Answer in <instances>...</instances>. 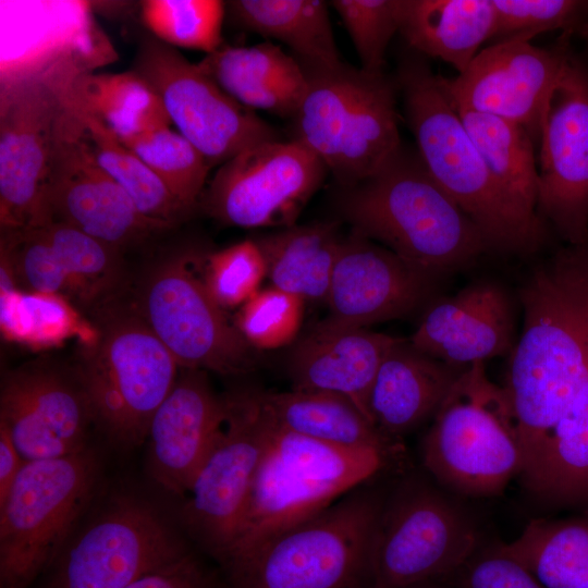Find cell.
Listing matches in <instances>:
<instances>
[{
  "label": "cell",
  "instance_id": "obj_1",
  "mask_svg": "<svg viewBox=\"0 0 588 588\" xmlns=\"http://www.w3.org/2000/svg\"><path fill=\"white\" fill-rule=\"evenodd\" d=\"M519 298L523 330L503 390L526 469L588 380V240L567 244L536 266Z\"/></svg>",
  "mask_w": 588,
  "mask_h": 588
},
{
  "label": "cell",
  "instance_id": "obj_2",
  "mask_svg": "<svg viewBox=\"0 0 588 588\" xmlns=\"http://www.w3.org/2000/svg\"><path fill=\"white\" fill-rule=\"evenodd\" d=\"M341 189L339 212L353 232L439 279L490 250L418 151L404 144L371 175Z\"/></svg>",
  "mask_w": 588,
  "mask_h": 588
},
{
  "label": "cell",
  "instance_id": "obj_3",
  "mask_svg": "<svg viewBox=\"0 0 588 588\" xmlns=\"http://www.w3.org/2000/svg\"><path fill=\"white\" fill-rule=\"evenodd\" d=\"M396 83L419 156L489 249L513 255L539 250L547 237L543 221L523 216L502 193L425 57H406Z\"/></svg>",
  "mask_w": 588,
  "mask_h": 588
},
{
  "label": "cell",
  "instance_id": "obj_4",
  "mask_svg": "<svg viewBox=\"0 0 588 588\" xmlns=\"http://www.w3.org/2000/svg\"><path fill=\"white\" fill-rule=\"evenodd\" d=\"M264 416L267 445L224 566L381 476L399 461L400 454L382 449L345 448L297 436Z\"/></svg>",
  "mask_w": 588,
  "mask_h": 588
},
{
  "label": "cell",
  "instance_id": "obj_5",
  "mask_svg": "<svg viewBox=\"0 0 588 588\" xmlns=\"http://www.w3.org/2000/svg\"><path fill=\"white\" fill-rule=\"evenodd\" d=\"M375 480L226 565L233 588H372V547L385 495Z\"/></svg>",
  "mask_w": 588,
  "mask_h": 588
},
{
  "label": "cell",
  "instance_id": "obj_6",
  "mask_svg": "<svg viewBox=\"0 0 588 588\" xmlns=\"http://www.w3.org/2000/svg\"><path fill=\"white\" fill-rule=\"evenodd\" d=\"M306 87L291 119L293 138L314 152L341 188L371 175L402 144L396 82L341 62L306 69Z\"/></svg>",
  "mask_w": 588,
  "mask_h": 588
},
{
  "label": "cell",
  "instance_id": "obj_7",
  "mask_svg": "<svg viewBox=\"0 0 588 588\" xmlns=\"http://www.w3.org/2000/svg\"><path fill=\"white\" fill-rule=\"evenodd\" d=\"M86 61L58 50L0 78L1 232L46 225L45 195L66 83Z\"/></svg>",
  "mask_w": 588,
  "mask_h": 588
},
{
  "label": "cell",
  "instance_id": "obj_8",
  "mask_svg": "<svg viewBox=\"0 0 588 588\" xmlns=\"http://www.w3.org/2000/svg\"><path fill=\"white\" fill-rule=\"evenodd\" d=\"M421 461L434 482L466 497L495 495L522 476L525 453L516 420L483 362L463 371L433 416Z\"/></svg>",
  "mask_w": 588,
  "mask_h": 588
},
{
  "label": "cell",
  "instance_id": "obj_9",
  "mask_svg": "<svg viewBox=\"0 0 588 588\" xmlns=\"http://www.w3.org/2000/svg\"><path fill=\"white\" fill-rule=\"evenodd\" d=\"M99 336L74 371L94 424L123 449L142 444L181 368L134 310L101 308Z\"/></svg>",
  "mask_w": 588,
  "mask_h": 588
},
{
  "label": "cell",
  "instance_id": "obj_10",
  "mask_svg": "<svg viewBox=\"0 0 588 588\" xmlns=\"http://www.w3.org/2000/svg\"><path fill=\"white\" fill-rule=\"evenodd\" d=\"M479 541L476 523L448 490L408 475L383 499L372 547V588L451 578Z\"/></svg>",
  "mask_w": 588,
  "mask_h": 588
},
{
  "label": "cell",
  "instance_id": "obj_11",
  "mask_svg": "<svg viewBox=\"0 0 588 588\" xmlns=\"http://www.w3.org/2000/svg\"><path fill=\"white\" fill-rule=\"evenodd\" d=\"M98 474L89 448L25 463L0 502V588H28L56 560L91 500Z\"/></svg>",
  "mask_w": 588,
  "mask_h": 588
},
{
  "label": "cell",
  "instance_id": "obj_12",
  "mask_svg": "<svg viewBox=\"0 0 588 588\" xmlns=\"http://www.w3.org/2000/svg\"><path fill=\"white\" fill-rule=\"evenodd\" d=\"M133 309L181 368L233 376L249 372L257 363L255 350L207 291L197 256H171L155 265Z\"/></svg>",
  "mask_w": 588,
  "mask_h": 588
},
{
  "label": "cell",
  "instance_id": "obj_13",
  "mask_svg": "<svg viewBox=\"0 0 588 588\" xmlns=\"http://www.w3.org/2000/svg\"><path fill=\"white\" fill-rule=\"evenodd\" d=\"M218 434L182 498L191 535L222 564L237 538L262 458L268 427L256 390L224 396Z\"/></svg>",
  "mask_w": 588,
  "mask_h": 588
},
{
  "label": "cell",
  "instance_id": "obj_14",
  "mask_svg": "<svg viewBox=\"0 0 588 588\" xmlns=\"http://www.w3.org/2000/svg\"><path fill=\"white\" fill-rule=\"evenodd\" d=\"M131 70L150 85L171 123L210 168L256 144L280 139L269 123L228 95L197 63L154 36L139 40Z\"/></svg>",
  "mask_w": 588,
  "mask_h": 588
},
{
  "label": "cell",
  "instance_id": "obj_15",
  "mask_svg": "<svg viewBox=\"0 0 588 588\" xmlns=\"http://www.w3.org/2000/svg\"><path fill=\"white\" fill-rule=\"evenodd\" d=\"M327 168L297 140L256 144L220 166L200 206L224 225L286 228L321 186Z\"/></svg>",
  "mask_w": 588,
  "mask_h": 588
},
{
  "label": "cell",
  "instance_id": "obj_16",
  "mask_svg": "<svg viewBox=\"0 0 588 588\" xmlns=\"http://www.w3.org/2000/svg\"><path fill=\"white\" fill-rule=\"evenodd\" d=\"M68 83L45 195L46 224L73 226L120 250L173 228L144 216L99 164L68 100Z\"/></svg>",
  "mask_w": 588,
  "mask_h": 588
},
{
  "label": "cell",
  "instance_id": "obj_17",
  "mask_svg": "<svg viewBox=\"0 0 588 588\" xmlns=\"http://www.w3.org/2000/svg\"><path fill=\"white\" fill-rule=\"evenodd\" d=\"M189 553L151 504L123 495L71 543L49 588H123Z\"/></svg>",
  "mask_w": 588,
  "mask_h": 588
},
{
  "label": "cell",
  "instance_id": "obj_18",
  "mask_svg": "<svg viewBox=\"0 0 588 588\" xmlns=\"http://www.w3.org/2000/svg\"><path fill=\"white\" fill-rule=\"evenodd\" d=\"M537 215L569 245L588 240V65L571 54L544 107Z\"/></svg>",
  "mask_w": 588,
  "mask_h": 588
},
{
  "label": "cell",
  "instance_id": "obj_19",
  "mask_svg": "<svg viewBox=\"0 0 588 588\" xmlns=\"http://www.w3.org/2000/svg\"><path fill=\"white\" fill-rule=\"evenodd\" d=\"M571 33L543 48L523 39L497 41L482 49L453 78L439 75L455 108L494 115L518 124L539 143L548 98L571 54Z\"/></svg>",
  "mask_w": 588,
  "mask_h": 588
},
{
  "label": "cell",
  "instance_id": "obj_20",
  "mask_svg": "<svg viewBox=\"0 0 588 588\" xmlns=\"http://www.w3.org/2000/svg\"><path fill=\"white\" fill-rule=\"evenodd\" d=\"M439 278L387 247L351 231L344 237L327 296L334 328H366L414 313L432 296Z\"/></svg>",
  "mask_w": 588,
  "mask_h": 588
},
{
  "label": "cell",
  "instance_id": "obj_21",
  "mask_svg": "<svg viewBox=\"0 0 588 588\" xmlns=\"http://www.w3.org/2000/svg\"><path fill=\"white\" fill-rule=\"evenodd\" d=\"M93 417L74 375L27 367L5 375L0 425L25 462L64 457L88 449Z\"/></svg>",
  "mask_w": 588,
  "mask_h": 588
},
{
  "label": "cell",
  "instance_id": "obj_22",
  "mask_svg": "<svg viewBox=\"0 0 588 588\" xmlns=\"http://www.w3.org/2000/svg\"><path fill=\"white\" fill-rule=\"evenodd\" d=\"M149 425L148 466L164 491L183 498L220 429L225 403L204 370L181 368Z\"/></svg>",
  "mask_w": 588,
  "mask_h": 588
},
{
  "label": "cell",
  "instance_id": "obj_23",
  "mask_svg": "<svg viewBox=\"0 0 588 588\" xmlns=\"http://www.w3.org/2000/svg\"><path fill=\"white\" fill-rule=\"evenodd\" d=\"M419 351L467 367L511 354L515 317L507 293L491 281H477L432 304L408 339Z\"/></svg>",
  "mask_w": 588,
  "mask_h": 588
},
{
  "label": "cell",
  "instance_id": "obj_24",
  "mask_svg": "<svg viewBox=\"0 0 588 588\" xmlns=\"http://www.w3.org/2000/svg\"><path fill=\"white\" fill-rule=\"evenodd\" d=\"M399 339L366 328H334L319 322L290 353L286 371L292 389L340 395L372 424L370 390L385 354Z\"/></svg>",
  "mask_w": 588,
  "mask_h": 588
},
{
  "label": "cell",
  "instance_id": "obj_25",
  "mask_svg": "<svg viewBox=\"0 0 588 588\" xmlns=\"http://www.w3.org/2000/svg\"><path fill=\"white\" fill-rule=\"evenodd\" d=\"M468 367V366H467ZM437 359L400 338L385 354L369 399L372 424L387 438L399 439L433 418L467 368Z\"/></svg>",
  "mask_w": 588,
  "mask_h": 588
},
{
  "label": "cell",
  "instance_id": "obj_26",
  "mask_svg": "<svg viewBox=\"0 0 588 588\" xmlns=\"http://www.w3.org/2000/svg\"><path fill=\"white\" fill-rule=\"evenodd\" d=\"M197 65L241 105L284 119L293 118L306 87L298 61L271 42L222 45Z\"/></svg>",
  "mask_w": 588,
  "mask_h": 588
},
{
  "label": "cell",
  "instance_id": "obj_27",
  "mask_svg": "<svg viewBox=\"0 0 588 588\" xmlns=\"http://www.w3.org/2000/svg\"><path fill=\"white\" fill-rule=\"evenodd\" d=\"M494 29L492 0H399V33L408 46L448 62L458 74Z\"/></svg>",
  "mask_w": 588,
  "mask_h": 588
},
{
  "label": "cell",
  "instance_id": "obj_28",
  "mask_svg": "<svg viewBox=\"0 0 588 588\" xmlns=\"http://www.w3.org/2000/svg\"><path fill=\"white\" fill-rule=\"evenodd\" d=\"M266 417L278 428L345 448H377L401 454V445L383 436L348 400L329 392L256 390Z\"/></svg>",
  "mask_w": 588,
  "mask_h": 588
},
{
  "label": "cell",
  "instance_id": "obj_29",
  "mask_svg": "<svg viewBox=\"0 0 588 588\" xmlns=\"http://www.w3.org/2000/svg\"><path fill=\"white\" fill-rule=\"evenodd\" d=\"M225 5L237 26L284 44L302 68H333L342 62L326 1L233 0Z\"/></svg>",
  "mask_w": 588,
  "mask_h": 588
},
{
  "label": "cell",
  "instance_id": "obj_30",
  "mask_svg": "<svg viewBox=\"0 0 588 588\" xmlns=\"http://www.w3.org/2000/svg\"><path fill=\"white\" fill-rule=\"evenodd\" d=\"M522 478L541 501L588 515V380Z\"/></svg>",
  "mask_w": 588,
  "mask_h": 588
},
{
  "label": "cell",
  "instance_id": "obj_31",
  "mask_svg": "<svg viewBox=\"0 0 588 588\" xmlns=\"http://www.w3.org/2000/svg\"><path fill=\"white\" fill-rule=\"evenodd\" d=\"M344 236L335 222L293 224L255 241L272 286L305 302H326Z\"/></svg>",
  "mask_w": 588,
  "mask_h": 588
},
{
  "label": "cell",
  "instance_id": "obj_32",
  "mask_svg": "<svg viewBox=\"0 0 588 588\" xmlns=\"http://www.w3.org/2000/svg\"><path fill=\"white\" fill-rule=\"evenodd\" d=\"M455 110L509 201L526 218L542 220L537 215L535 144L527 131L494 115L463 108Z\"/></svg>",
  "mask_w": 588,
  "mask_h": 588
},
{
  "label": "cell",
  "instance_id": "obj_33",
  "mask_svg": "<svg viewBox=\"0 0 588 588\" xmlns=\"http://www.w3.org/2000/svg\"><path fill=\"white\" fill-rule=\"evenodd\" d=\"M69 91L119 138L172 125L158 95L132 70L93 73L86 63L73 74Z\"/></svg>",
  "mask_w": 588,
  "mask_h": 588
},
{
  "label": "cell",
  "instance_id": "obj_34",
  "mask_svg": "<svg viewBox=\"0 0 588 588\" xmlns=\"http://www.w3.org/2000/svg\"><path fill=\"white\" fill-rule=\"evenodd\" d=\"M501 548L544 588H588V515L530 520Z\"/></svg>",
  "mask_w": 588,
  "mask_h": 588
},
{
  "label": "cell",
  "instance_id": "obj_35",
  "mask_svg": "<svg viewBox=\"0 0 588 588\" xmlns=\"http://www.w3.org/2000/svg\"><path fill=\"white\" fill-rule=\"evenodd\" d=\"M70 81L66 87L68 100L84 126L97 161L124 189L136 208L147 218L171 226L188 218L192 212L169 192L144 161L102 121L72 98Z\"/></svg>",
  "mask_w": 588,
  "mask_h": 588
},
{
  "label": "cell",
  "instance_id": "obj_36",
  "mask_svg": "<svg viewBox=\"0 0 588 588\" xmlns=\"http://www.w3.org/2000/svg\"><path fill=\"white\" fill-rule=\"evenodd\" d=\"M2 336L33 350H46L78 338L83 345L94 344L98 327L83 320L75 305L63 296L17 289L0 293Z\"/></svg>",
  "mask_w": 588,
  "mask_h": 588
},
{
  "label": "cell",
  "instance_id": "obj_37",
  "mask_svg": "<svg viewBox=\"0 0 588 588\" xmlns=\"http://www.w3.org/2000/svg\"><path fill=\"white\" fill-rule=\"evenodd\" d=\"M120 140L144 161L188 211L193 212L200 205L211 168L183 135L166 126Z\"/></svg>",
  "mask_w": 588,
  "mask_h": 588
},
{
  "label": "cell",
  "instance_id": "obj_38",
  "mask_svg": "<svg viewBox=\"0 0 588 588\" xmlns=\"http://www.w3.org/2000/svg\"><path fill=\"white\" fill-rule=\"evenodd\" d=\"M39 229L76 283L82 307L109 302L122 278L121 250L66 224Z\"/></svg>",
  "mask_w": 588,
  "mask_h": 588
},
{
  "label": "cell",
  "instance_id": "obj_39",
  "mask_svg": "<svg viewBox=\"0 0 588 588\" xmlns=\"http://www.w3.org/2000/svg\"><path fill=\"white\" fill-rule=\"evenodd\" d=\"M140 19L155 38L173 48L218 50L226 12L220 0H144Z\"/></svg>",
  "mask_w": 588,
  "mask_h": 588
},
{
  "label": "cell",
  "instance_id": "obj_40",
  "mask_svg": "<svg viewBox=\"0 0 588 588\" xmlns=\"http://www.w3.org/2000/svg\"><path fill=\"white\" fill-rule=\"evenodd\" d=\"M304 305L301 297L271 285L243 304L233 322L252 348L277 350L296 339Z\"/></svg>",
  "mask_w": 588,
  "mask_h": 588
},
{
  "label": "cell",
  "instance_id": "obj_41",
  "mask_svg": "<svg viewBox=\"0 0 588 588\" xmlns=\"http://www.w3.org/2000/svg\"><path fill=\"white\" fill-rule=\"evenodd\" d=\"M201 277L220 307H241L260 290L266 260L255 240H244L201 259Z\"/></svg>",
  "mask_w": 588,
  "mask_h": 588
},
{
  "label": "cell",
  "instance_id": "obj_42",
  "mask_svg": "<svg viewBox=\"0 0 588 588\" xmlns=\"http://www.w3.org/2000/svg\"><path fill=\"white\" fill-rule=\"evenodd\" d=\"M495 12L494 36L498 41L528 40L550 32L576 34L588 21L585 0H492Z\"/></svg>",
  "mask_w": 588,
  "mask_h": 588
},
{
  "label": "cell",
  "instance_id": "obj_43",
  "mask_svg": "<svg viewBox=\"0 0 588 588\" xmlns=\"http://www.w3.org/2000/svg\"><path fill=\"white\" fill-rule=\"evenodd\" d=\"M360 61V69L383 73L385 52L399 33V0H333Z\"/></svg>",
  "mask_w": 588,
  "mask_h": 588
},
{
  "label": "cell",
  "instance_id": "obj_44",
  "mask_svg": "<svg viewBox=\"0 0 588 588\" xmlns=\"http://www.w3.org/2000/svg\"><path fill=\"white\" fill-rule=\"evenodd\" d=\"M451 578L456 588H544L500 542L479 547Z\"/></svg>",
  "mask_w": 588,
  "mask_h": 588
},
{
  "label": "cell",
  "instance_id": "obj_45",
  "mask_svg": "<svg viewBox=\"0 0 588 588\" xmlns=\"http://www.w3.org/2000/svg\"><path fill=\"white\" fill-rule=\"evenodd\" d=\"M123 588H215L192 553L151 572Z\"/></svg>",
  "mask_w": 588,
  "mask_h": 588
},
{
  "label": "cell",
  "instance_id": "obj_46",
  "mask_svg": "<svg viewBox=\"0 0 588 588\" xmlns=\"http://www.w3.org/2000/svg\"><path fill=\"white\" fill-rule=\"evenodd\" d=\"M25 463L8 430L0 425V502L7 498Z\"/></svg>",
  "mask_w": 588,
  "mask_h": 588
},
{
  "label": "cell",
  "instance_id": "obj_47",
  "mask_svg": "<svg viewBox=\"0 0 588 588\" xmlns=\"http://www.w3.org/2000/svg\"><path fill=\"white\" fill-rule=\"evenodd\" d=\"M577 35H579L585 42L588 46V21L585 22L576 32Z\"/></svg>",
  "mask_w": 588,
  "mask_h": 588
},
{
  "label": "cell",
  "instance_id": "obj_48",
  "mask_svg": "<svg viewBox=\"0 0 588 588\" xmlns=\"http://www.w3.org/2000/svg\"><path fill=\"white\" fill-rule=\"evenodd\" d=\"M433 583H429V584H422V585H417V586H414V587H411V588H440L438 586H434L432 585Z\"/></svg>",
  "mask_w": 588,
  "mask_h": 588
}]
</instances>
